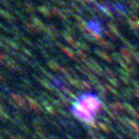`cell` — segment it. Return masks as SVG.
Instances as JSON below:
<instances>
[{
  "label": "cell",
  "instance_id": "6da1fadb",
  "mask_svg": "<svg viewBox=\"0 0 139 139\" xmlns=\"http://www.w3.org/2000/svg\"><path fill=\"white\" fill-rule=\"evenodd\" d=\"M102 109V101L97 94L86 92L78 96L71 107L72 114L86 124L95 123Z\"/></svg>",
  "mask_w": 139,
  "mask_h": 139
},
{
  "label": "cell",
  "instance_id": "7a4b0ae2",
  "mask_svg": "<svg viewBox=\"0 0 139 139\" xmlns=\"http://www.w3.org/2000/svg\"><path fill=\"white\" fill-rule=\"evenodd\" d=\"M86 27L93 35L97 37L103 36V33H104V27H103V23L97 19L87 21H86Z\"/></svg>",
  "mask_w": 139,
  "mask_h": 139
},
{
  "label": "cell",
  "instance_id": "3957f363",
  "mask_svg": "<svg viewBox=\"0 0 139 139\" xmlns=\"http://www.w3.org/2000/svg\"><path fill=\"white\" fill-rule=\"evenodd\" d=\"M12 97L15 98V101H16V103H18L19 105L22 106V105L24 104V101H23V98H21V96H18V95H16V94H13V95H12Z\"/></svg>",
  "mask_w": 139,
  "mask_h": 139
},
{
  "label": "cell",
  "instance_id": "277c9868",
  "mask_svg": "<svg viewBox=\"0 0 139 139\" xmlns=\"http://www.w3.org/2000/svg\"><path fill=\"white\" fill-rule=\"evenodd\" d=\"M53 86H56V87H61V85L63 86V83H62L61 80H59V79H57V78H54L53 79Z\"/></svg>",
  "mask_w": 139,
  "mask_h": 139
},
{
  "label": "cell",
  "instance_id": "5b68a950",
  "mask_svg": "<svg viewBox=\"0 0 139 139\" xmlns=\"http://www.w3.org/2000/svg\"><path fill=\"white\" fill-rule=\"evenodd\" d=\"M0 60H1V61H3V60H4V57H3V55H2L1 53H0Z\"/></svg>",
  "mask_w": 139,
  "mask_h": 139
}]
</instances>
